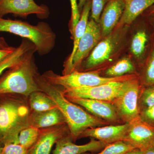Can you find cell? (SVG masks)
Returning <instances> with one entry per match:
<instances>
[{
  "mask_svg": "<svg viewBox=\"0 0 154 154\" xmlns=\"http://www.w3.org/2000/svg\"><path fill=\"white\" fill-rule=\"evenodd\" d=\"M39 88L55 102L68 127L72 137L75 140L86 129L109 124L84 110L79 105L70 101L62 91L47 82L43 76L36 77Z\"/></svg>",
  "mask_w": 154,
  "mask_h": 154,
  "instance_id": "obj_1",
  "label": "cell"
},
{
  "mask_svg": "<svg viewBox=\"0 0 154 154\" xmlns=\"http://www.w3.org/2000/svg\"><path fill=\"white\" fill-rule=\"evenodd\" d=\"M36 48L28 51L19 63L9 68L0 80V95L21 94L25 96L41 91L36 81L34 54Z\"/></svg>",
  "mask_w": 154,
  "mask_h": 154,
  "instance_id": "obj_2",
  "label": "cell"
},
{
  "mask_svg": "<svg viewBox=\"0 0 154 154\" xmlns=\"http://www.w3.org/2000/svg\"><path fill=\"white\" fill-rule=\"evenodd\" d=\"M8 32L26 38L33 43L39 55L49 53L54 47L56 35L49 25L44 22L30 25L19 20L0 17V32Z\"/></svg>",
  "mask_w": 154,
  "mask_h": 154,
  "instance_id": "obj_3",
  "label": "cell"
},
{
  "mask_svg": "<svg viewBox=\"0 0 154 154\" xmlns=\"http://www.w3.org/2000/svg\"><path fill=\"white\" fill-rule=\"evenodd\" d=\"M30 125L27 107L21 103L6 102L0 105V142L6 144H18L22 130Z\"/></svg>",
  "mask_w": 154,
  "mask_h": 154,
  "instance_id": "obj_4",
  "label": "cell"
},
{
  "mask_svg": "<svg viewBox=\"0 0 154 154\" xmlns=\"http://www.w3.org/2000/svg\"><path fill=\"white\" fill-rule=\"evenodd\" d=\"M138 74L127 75L119 77H102L95 72L75 71L69 74L59 75L52 71L45 73L42 75L47 82L56 86H60L63 90L85 87H94L113 82L125 81L137 77Z\"/></svg>",
  "mask_w": 154,
  "mask_h": 154,
  "instance_id": "obj_5",
  "label": "cell"
},
{
  "mask_svg": "<svg viewBox=\"0 0 154 154\" xmlns=\"http://www.w3.org/2000/svg\"><path fill=\"white\" fill-rule=\"evenodd\" d=\"M137 77L132 79L111 82L96 87L63 90L62 92L64 96L66 98L96 99L110 102L120 95L129 85L132 80Z\"/></svg>",
  "mask_w": 154,
  "mask_h": 154,
  "instance_id": "obj_6",
  "label": "cell"
},
{
  "mask_svg": "<svg viewBox=\"0 0 154 154\" xmlns=\"http://www.w3.org/2000/svg\"><path fill=\"white\" fill-rule=\"evenodd\" d=\"M142 87L139 76L132 80L120 95L110 102L122 123H129L139 117L138 101Z\"/></svg>",
  "mask_w": 154,
  "mask_h": 154,
  "instance_id": "obj_7",
  "label": "cell"
},
{
  "mask_svg": "<svg viewBox=\"0 0 154 154\" xmlns=\"http://www.w3.org/2000/svg\"><path fill=\"white\" fill-rule=\"evenodd\" d=\"M123 35L121 30L112 32L99 42L84 62V69H92L110 60L119 47Z\"/></svg>",
  "mask_w": 154,
  "mask_h": 154,
  "instance_id": "obj_8",
  "label": "cell"
},
{
  "mask_svg": "<svg viewBox=\"0 0 154 154\" xmlns=\"http://www.w3.org/2000/svg\"><path fill=\"white\" fill-rule=\"evenodd\" d=\"M102 36L99 23L91 19L88 22L85 32L80 39L68 74L75 71H78L83 61L99 43Z\"/></svg>",
  "mask_w": 154,
  "mask_h": 154,
  "instance_id": "obj_9",
  "label": "cell"
},
{
  "mask_svg": "<svg viewBox=\"0 0 154 154\" xmlns=\"http://www.w3.org/2000/svg\"><path fill=\"white\" fill-rule=\"evenodd\" d=\"M124 141L144 151L154 146V126L138 117L129 122Z\"/></svg>",
  "mask_w": 154,
  "mask_h": 154,
  "instance_id": "obj_10",
  "label": "cell"
},
{
  "mask_svg": "<svg viewBox=\"0 0 154 154\" xmlns=\"http://www.w3.org/2000/svg\"><path fill=\"white\" fill-rule=\"evenodd\" d=\"M70 101L82 106L92 115L109 124H122L114 106L110 102L79 98H67Z\"/></svg>",
  "mask_w": 154,
  "mask_h": 154,
  "instance_id": "obj_11",
  "label": "cell"
},
{
  "mask_svg": "<svg viewBox=\"0 0 154 154\" xmlns=\"http://www.w3.org/2000/svg\"><path fill=\"white\" fill-rule=\"evenodd\" d=\"M12 14L22 17L36 14L40 18L48 16L47 7L38 5L33 0H0V17Z\"/></svg>",
  "mask_w": 154,
  "mask_h": 154,
  "instance_id": "obj_12",
  "label": "cell"
},
{
  "mask_svg": "<svg viewBox=\"0 0 154 154\" xmlns=\"http://www.w3.org/2000/svg\"><path fill=\"white\" fill-rule=\"evenodd\" d=\"M129 123L106 125L86 129L80 137L93 138L106 144L124 140Z\"/></svg>",
  "mask_w": 154,
  "mask_h": 154,
  "instance_id": "obj_13",
  "label": "cell"
},
{
  "mask_svg": "<svg viewBox=\"0 0 154 154\" xmlns=\"http://www.w3.org/2000/svg\"><path fill=\"white\" fill-rule=\"evenodd\" d=\"M124 0H110L103 9L99 23L104 37L110 35L120 21L125 8Z\"/></svg>",
  "mask_w": 154,
  "mask_h": 154,
  "instance_id": "obj_14",
  "label": "cell"
},
{
  "mask_svg": "<svg viewBox=\"0 0 154 154\" xmlns=\"http://www.w3.org/2000/svg\"><path fill=\"white\" fill-rule=\"evenodd\" d=\"M66 125L52 127L41 131L37 141L30 149L28 154H50L54 143L64 136L68 128Z\"/></svg>",
  "mask_w": 154,
  "mask_h": 154,
  "instance_id": "obj_15",
  "label": "cell"
},
{
  "mask_svg": "<svg viewBox=\"0 0 154 154\" xmlns=\"http://www.w3.org/2000/svg\"><path fill=\"white\" fill-rule=\"evenodd\" d=\"M107 144L92 138L88 143L82 145L74 143L69 137L61 138L56 143L53 154H83L88 152L100 150Z\"/></svg>",
  "mask_w": 154,
  "mask_h": 154,
  "instance_id": "obj_16",
  "label": "cell"
},
{
  "mask_svg": "<svg viewBox=\"0 0 154 154\" xmlns=\"http://www.w3.org/2000/svg\"><path fill=\"white\" fill-rule=\"evenodd\" d=\"M92 0H87L81 14L79 21L77 23L73 32L72 33L73 37V46L71 54L64 64L63 75H67L71 65L72 60L76 51L80 39L85 32L88 25L89 14L91 9Z\"/></svg>",
  "mask_w": 154,
  "mask_h": 154,
  "instance_id": "obj_17",
  "label": "cell"
},
{
  "mask_svg": "<svg viewBox=\"0 0 154 154\" xmlns=\"http://www.w3.org/2000/svg\"><path fill=\"white\" fill-rule=\"evenodd\" d=\"M66 124L65 119L58 107L43 112H34L30 116V125L38 129Z\"/></svg>",
  "mask_w": 154,
  "mask_h": 154,
  "instance_id": "obj_18",
  "label": "cell"
},
{
  "mask_svg": "<svg viewBox=\"0 0 154 154\" xmlns=\"http://www.w3.org/2000/svg\"><path fill=\"white\" fill-rule=\"evenodd\" d=\"M124 11L119 21L121 26L130 25L154 5V0H124Z\"/></svg>",
  "mask_w": 154,
  "mask_h": 154,
  "instance_id": "obj_19",
  "label": "cell"
},
{
  "mask_svg": "<svg viewBox=\"0 0 154 154\" xmlns=\"http://www.w3.org/2000/svg\"><path fill=\"white\" fill-rule=\"evenodd\" d=\"M34 48L36 47L31 42L26 38L22 39L21 44L16 48L14 52L0 63V75L7 69L19 63L25 54Z\"/></svg>",
  "mask_w": 154,
  "mask_h": 154,
  "instance_id": "obj_20",
  "label": "cell"
},
{
  "mask_svg": "<svg viewBox=\"0 0 154 154\" xmlns=\"http://www.w3.org/2000/svg\"><path fill=\"white\" fill-rule=\"evenodd\" d=\"M149 39L148 33L145 29L138 30L134 35L131 40V51L138 59H142L145 55Z\"/></svg>",
  "mask_w": 154,
  "mask_h": 154,
  "instance_id": "obj_21",
  "label": "cell"
},
{
  "mask_svg": "<svg viewBox=\"0 0 154 154\" xmlns=\"http://www.w3.org/2000/svg\"><path fill=\"white\" fill-rule=\"evenodd\" d=\"M30 97V107L34 112H43L57 107L55 102L42 91L33 92Z\"/></svg>",
  "mask_w": 154,
  "mask_h": 154,
  "instance_id": "obj_22",
  "label": "cell"
},
{
  "mask_svg": "<svg viewBox=\"0 0 154 154\" xmlns=\"http://www.w3.org/2000/svg\"><path fill=\"white\" fill-rule=\"evenodd\" d=\"M132 61L127 57L123 58L107 69L105 72L106 77H119L127 75L137 74Z\"/></svg>",
  "mask_w": 154,
  "mask_h": 154,
  "instance_id": "obj_23",
  "label": "cell"
},
{
  "mask_svg": "<svg viewBox=\"0 0 154 154\" xmlns=\"http://www.w3.org/2000/svg\"><path fill=\"white\" fill-rule=\"evenodd\" d=\"M139 76L143 86L154 85V45L152 46L146 60L142 73Z\"/></svg>",
  "mask_w": 154,
  "mask_h": 154,
  "instance_id": "obj_24",
  "label": "cell"
},
{
  "mask_svg": "<svg viewBox=\"0 0 154 154\" xmlns=\"http://www.w3.org/2000/svg\"><path fill=\"white\" fill-rule=\"evenodd\" d=\"M41 131L32 125H29L21 131L18 137V144L28 149L36 143Z\"/></svg>",
  "mask_w": 154,
  "mask_h": 154,
  "instance_id": "obj_25",
  "label": "cell"
},
{
  "mask_svg": "<svg viewBox=\"0 0 154 154\" xmlns=\"http://www.w3.org/2000/svg\"><path fill=\"white\" fill-rule=\"evenodd\" d=\"M138 105L140 111L154 105V85L142 86L139 97Z\"/></svg>",
  "mask_w": 154,
  "mask_h": 154,
  "instance_id": "obj_26",
  "label": "cell"
},
{
  "mask_svg": "<svg viewBox=\"0 0 154 154\" xmlns=\"http://www.w3.org/2000/svg\"><path fill=\"white\" fill-rule=\"evenodd\" d=\"M134 148L124 141L116 142L107 145L102 151L98 153L83 154H124Z\"/></svg>",
  "mask_w": 154,
  "mask_h": 154,
  "instance_id": "obj_27",
  "label": "cell"
},
{
  "mask_svg": "<svg viewBox=\"0 0 154 154\" xmlns=\"http://www.w3.org/2000/svg\"><path fill=\"white\" fill-rule=\"evenodd\" d=\"M110 0H92L91 15L92 19L99 23L102 11Z\"/></svg>",
  "mask_w": 154,
  "mask_h": 154,
  "instance_id": "obj_28",
  "label": "cell"
},
{
  "mask_svg": "<svg viewBox=\"0 0 154 154\" xmlns=\"http://www.w3.org/2000/svg\"><path fill=\"white\" fill-rule=\"evenodd\" d=\"M0 154H28V151L19 144L11 143L0 146Z\"/></svg>",
  "mask_w": 154,
  "mask_h": 154,
  "instance_id": "obj_29",
  "label": "cell"
},
{
  "mask_svg": "<svg viewBox=\"0 0 154 154\" xmlns=\"http://www.w3.org/2000/svg\"><path fill=\"white\" fill-rule=\"evenodd\" d=\"M71 6V31L72 34L73 32L75 27L79 21L81 13L79 9V4L77 0H70Z\"/></svg>",
  "mask_w": 154,
  "mask_h": 154,
  "instance_id": "obj_30",
  "label": "cell"
},
{
  "mask_svg": "<svg viewBox=\"0 0 154 154\" xmlns=\"http://www.w3.org/2000/svg\"><path fill=\"white\" fill-rule=\"evenodd\" d=\"M140 117L145 122L154 126V105L141 110Z\"/></svg>",
  "mask_w": 154,
  "mask_h": 154,
  "instance_id": "obj_31",
  "label": "cell"
},
{
  "mask_svg": "<svg viewBox=\"0 0 154 154\" xmlns=\"http://www.w3.org/2000/svg\"><path fill=\"white\" fill-rule=\"evenodd\" d=\"M16 48L12 47H9L6 48H0V63L5 60L6 58L11 55Z\"/></svg>",
  "mask_w": 154,
  "mask_h": 154,
  "instance_id": "obj_32",
  "label": "cell"
},
{
  "mask_svg": "<svg viewBox=\"0 0 154 154\" xmlns=\"http://www.w3.org/2000/svg\"><path fill=\"white\" fill-rule=\"evenodd\" d=\"M124 154H144V151L140 149L134 148L127 152Z\"/></svg>",
  "mask_w": 154,
  "mask_h": 154,
  "instance_id": "obj_33",
  "label": "cell"
},
{
  "mask_svg": "<svg viewBox=\"0 0 154 154\" xmlns=\"http://www.w3.org/2000/svg\"><path fill=\"white\" fill-rule=\"evenodd\" d=\"M79 7L80 13H82V11L83 8L85 5V4L87 2V0H79Z\"/></svg>",
  "mask_w": 154,
  "mask_h": 154,
  "instance_id": "obj_34",
  "label": "cell"
},
{
  "mask_svg": "<svg viewBox=\"0 0 154 154\" xmlns=\"http://www.w3.org/2000/svg\"><path fill=\"white\" fill-rule=\"evenodd\" d=\"M144 154H154V146L150 147L145 150Z\"/></svg>",
  "mask_w": 154,
  "mask_h": 154,
  "instance_id": "obj_35",
  "label": "cell"
},
{
  "mask_svg": "<svg viewBox=\"0 0 154 154\" xmlns=\"http://www.w3.org/2000/svg\"><path fill=\"white\" fill-rule=\"evenodd\" d=\"M10 47L3 38H0V48H6Z\"/></svg>",
  "mask_w": 154,
  "mask_h": 154,
  "instance_id": "obj_36",
  "label": "cell"
},
{
  "mask_svg": "<svg viewBox=\"0 0 154 154\" xmlns=\"http://www.w3.org/2000/svg\"><path fill=\"white\" fill-rule=\"evenodd\" d=\"M149 9H150L149 14H154V5L150 7Z\"/></svg>",
  "mask_w": 154,
  "mask_h": 154,
  "instance_id": "obj_37",
  "label": "cell"
},
{
  "mask_svg": "<svg viewBox=\"0 0 154 154\" xmlns=\"http://www.w3.org/2000/svg\"><path fill=\"white\" fill-rule=\"evenodd\" d=\"M149 15H151L153 17V23L154 25V14H149Z\"/></svg>",
  "mask_w": 154,
  "mask_h": 154,
  "instance_id": "obj_38",
  "label": "cell"
}]
</instances>
